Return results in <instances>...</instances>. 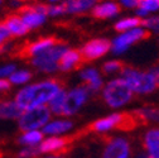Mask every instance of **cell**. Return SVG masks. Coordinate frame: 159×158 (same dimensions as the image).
<instances>
[{
  "instance_id": "6da1fadb",
  "label": "cell",
  "mask_w": 159,
  "mask_h": 158,
  "mask_svg": "<svg viewBox=\"0 0 159 158\" xmlns=\"http://www.w3.org/2000/svg\"><path fill=\"white\" fill-rule=\"evenodd\" d=\"M62 89L63 87L59 81L48 78V80L38 81L22 87L16 92L14 100L24 111L30 108L48 105L49 101Z\"/></svg>"
},
{
  "instance_id": "7a4b0ae2",
  "label": "cell",
  "mask_w": 159,
  "mask_h": 158,
  "mask_svg": "<svg viewBox=\"0 0 159 158\" xmlns=\"http://www.w3.org/2000/svg\"><path fill=\"white\" fill-rule=\"evenodd\" d=\"M102 99L107 106L112 109H120L128 105L134 97L133 91L121 77L112 78L106 82L101 90Z\"/></svg>"
},
{
  "instance_id": "3957f363",
  "label": "cell",
  "mask_w": 159,
  "mask_h": 158,
  "mask_svg": "<svg viewBox=\"0 0 159 158\" xmlns=\"http://www.w3.org/2000/svg\"><path fill=\"white\" fill-rule=\"evenodd\" d=\"M120 77L126 82L134 95H149L158 87L150 71H142L133 67H125L120 72Z\"/></svg>"
},
{
  "instance_id": "277c9868",
  "label": "cell",
  "mask_w": 159,
  "mask_h": 158,
  "mask_svg": "<svg viewBox=\"0 0 159 158\" xmlns=\"http://www.w3.org/2000/svg\"><path fill=\"white\" fill-rule=\"evenodd\" d=\"M67 49L68 47L65 43L57 42L46 52L30 58V63L34 68L43 73H54L59 70V61Z\"/></svg>"
},
{
  "instance_id": "5b68a950",
  "label": "cell",
  "mask_w": 159,
  "mask_h": 158,
  "mask_svg": "<svg viewBox=\"0 0 159 158\" xmlns=\"http://www.w3.org/2000/svg\"><path fill=\"white\" fill-rule=\"evenodd\" d=\"M52 113L47 105L35 106L23 111L18 119V125L22 132L29 130H42L46 124L51 120Z\"/></svg>"
},
{
  "instance_id": "8992f818",
  "label": "cell",
  "mask_w": 159,
  "mask_h": 158,
  "mask_svg": "<svg viewBox=\"0 0 159 158\" xmlns=\"http://www.w3.org/2000/svg\"><path fill=\"white\" fill-rule=\"evenodd\" d=\"M134 125H135V122L133 116H129L123 113H114L95 120L90 125V129L95 133L104 134V133L112 132L115 129H130Z\"/></svg>"
},
{
  "instance_id": "52a82bcc",
  "label": "cell",
  "mask_w": 159,
  "mask_h": 158,
  "mask_svg": "<svg viewBox=\"0 0 159 158\" xmlns=\"http://www.w3.org/2000/svg\"><path fill=\"white\" fill-rule=\"evenodd\" d=\"M91 94L92 92L85 85L76 86V87H72L70 90H66L61 116H73V115H76L85 106V104L90 100Z\"/></svg>"
},
{
  "instance_id": "ba28073f",
  "label": "cell",
  "mask_w": 159,
  "mask_h": 158,
  "mask_svg": "<svg viewBox=\"0 0 159 158\" xmlns=\"http://www.w3.org/2000/svg\"><path fill=\"white\" fill-rule=\"evenodd\" d=\"M147 37H148V30L142 26L128 32L119 33L111 41V52L116 56H120L125 53L131 46L143 41Z\"/></svg>"
},
{
  "instance_id": "9c48e42d",
  "label": "cell",
  "mask_w": 159,
  "mask_h": 158,
  "mask_svg": "<svg viewBox=\"0 0 159 158\" xmlns=\"http://www.w3.org/2000/svg\"><path fill=\"white\" fill-rule=\"evenodd\" d=\"M131 144L125 137H112L106 142L101 158H130Z\"/></svg>"
},
{
  "instance_id": "30bf717a",
  "label": "cell",
  "mask_w": 159,
  "mask_h": 158,
  "mask_svg": "<svg viewBox=\"0 0 159 158\" xmlns=\"http://www.w3.org/2000/svg\"><path fill=\"white\" fill-rule=\"evenodd\" d=\"M20 16L29 30L37 29L42 27L47 21V5L39 3L33 7H24L20 9Z\"/></svg>"
},
{
  "instance_id": "8fae6325",
  "label": "cell",
  "mask_w": 159,
  "mask_h": 158,
  "mask_svg": "<svg viewBox=\"0 0 159 158\" xmlns=\"http://www.w3.org/2000/svg\"><path fill=\"white\" fill-rule=\"evenodd\" d=\"M111 51V42L106 38H93L86 42L81 49L82 57L86 61H95L107 54Z\"/></svg>"
},
{
  "instance_id": "7c38bea8",
  "label": "cell",
  "mask_w": 159,
  "mask_h": 158,
  "mask_svg": "<svg viewBox=\"0 0 159 158\" xmlns=\"http://www.w3.org/2000/svg\"><path fill=\"white\" fill-rule=\"evenodd\" d=\"M80 78L84 82V85L91 91V92H97L102 90L104 87V78L101 72L95 67H85L80 72Z\"/></svg>"
},
{
  "instance_id": "4fadbf2b",
  "label": "cell",
  "mask_w": 159,
  "mask_h": 158,
  "mask_svg": "<svg viewBox=\"0 0 159 158\" xmlns=\"http://www.w3.org/2000/svg\"><path fill=\"white\" fill-rule=\"evenodd\" d=\"M73 129V122L67 118H58V119H51L46 127L42 129L43 134L47 137H63Z\"/></svg>"
},
{
  "instance_id": "5bb4252c",
  "label": "cell",
  "mask_w": 159,
  "mask_h": 158,
  "mask_svg": "<svg viewBox=\"0 0 159 158\" xmlns=\"http://www.w3.org/2000/svg\"><path fill=\"white\" fill-rule=\"evenodd\" d=\"M68 147L66 137H47L38 147L41 154H59Z\"/></svg>"
},
{
  "instance_id": "9a60e30c",
  "label": "cell",
  "mask_w": 159,
  "mask_h": 158,
  "mask_svg": "<svg viewBox=\"0 0 159 158\" xmlns=\"http://www.w3.org/2000/svg\"><path fill=\"white\" fill-rule=\"evenodd\" d=\"M91 12L95 18L111 19L119 15V13H120V5L117 4V2H114V0H101V2H98L93 7Z\"/></svg>"
},
{
  "instance_id": "2e32d148",
  "label": "cell",
  "mask_w": 159,
  "mask_h": 158,
  "mask_svg": "<svg viewBox=\"0 0 159 158\" xmlns=\"http://www.w3.org/2000/svg\"><path fill=\"white\" fill-rule=\"evenodd\" d=\"M57 43L56 38L53 37H44V38H39L37 41L27 44L23 51H22V56L24 57H29V58H33L38 54H41L43 52H46L47 49H49L51 47H53L54 44Z\"/></svg>"
},
{
  "instance_id": "e0dca14e",
  "label": "cell",
  "mask_w": 159,
  "mask_h": 158,
  "mask_svg": "<svg viewBox=\"0 0 159 158\" xmlns=\"http://www.w3.org/2000/svg\"><path fill=\"white\" fill-rule=\"evenodd\" d=\"M144 152L150 158H159V127L149 128L143 138Z\"/></svg>"
},
{
  "instance_id": "ac0fdd59",
  "label": "cell",
  "mask_w": 159,
  "mask_h": 158,
  "mask_svg": "<svg viewBox=\"0 0 159 158\" xmlns=\"http://www.w3.org/2000/svg\"><path fill=\"white\" fill-rule=\"evenodd\" d=\"M82 60H84V57H82L81 51L68 48L62 56L61 61H59V70L65 72L72 71L76 67H78V65L82 62Z\"/></svg>"
},
{
  "instance_id": "d6986e66",
  "label": "cell",
  "mask_w": 159,
  "mask_h": 158,
  "mask_svg": "<svg viewBox=\"0 0 159 158\" xmlns=\"http://www.w3.org/2000/svg\"><path fill=\"white\" fill-rule=\"evenodd\" d=\"M4 24L7 26L10 35H14V37H23L29 32V28L25 26V23L23 22L22 16L19 14H13L7 16Z\"/></svg>"
},
{
  "instance_id": "ffe728a7",
  "label": "cell",
  "mask_w": 159,
  "mask_h": 158,
  "mask_svg": "<svg viewBox=\"0 0 159 158\" xmlns=\"http://www.w3.org/2000/svg\"><path fill=\"white\" fill-rule=\"evenodd\" d=\"M97 3L98 0H67L65 3V7L67 14L77 15L92 10Z\"/></svg>"
},
{
  "instance_id": "44dd1931",
  "label": "cell",
  "mask_w": 159,
  "mask_h": 158,
  "mask_svg": "<svg viewBox=\"0 0 159 158\" xmlns=\"http://www.w3.org/2000/svg\"><path fill=\"white\" fill-rule=\"evenodd\" d=\"M22 114L23 110L15 100L0 101V119H19Z\"/></svg>"
},
{
  "instance_id": "7402d4cb",
  "label": "cell",
  "mask_w": 159,
  "mask_h": 158,
  "mask_svg": "<svg viewBox=\"0 0 159 158\" xmlns=\"http://www.w3.org/2000/svg\"><path fill=\"white\" fill-rule=\"evenodd\" d=\"M44 139V134L42 130H29L23 132L18 138V143L23 147H39Z\"/></svg>"
},
{
  "instance_id": "603a6c76",
  "label": "cell",
  "mask_w": 159,
  "mask_h": 158,
  "mask_svg": "<svg viewBox=\"0 0 159 158\" xmlns=\"http://www.w3.org/2000/svg\"><path fill=\"white\" fill-rule=\"evenodd\" d=\"M157 12H159V0H139V5L135 9L136 16L142 21Z\"/></svg>"
},
{
  "instance_id": "cb8c5ba5",
  "label": "cell",
  "mask_w": 159,
  "mask_h": 158,
  "mask_svg": "<svg viewBox=\"0 0 159 158\" xmlns=\"http://www.w3.org/2000/svg\"><path fill=\"white\" fill-rule=\"evenodd\" d=\"M142 26V19H139L136 15L135 16H125L121 18L115 23V30L119 33H123V32H128L131 29H135L138 27Z\"/></svg>"
},
{
  "instance_id": "d4e9b609",
  "label": "cell",
  "mask_w": 159,
  "mask_h": 158,
  "mask_svg": "<svg viewBox=\"0 0 159 158\" xmlns=\"http://www.w3.org/2000/svg\"><path fill=\"white\" fill-rule=\"evenodd\" d=\"M136 114H138V118H140L142 120L159 125V108L144 106L142 109H139Z\"/></svg>"
},
{
  "instance_id": "484cf974",
  "label": "cell",
  "mask_w": 159,
  "mask_h": 158,
  "mask_svg": "<svg viewBox=\"0 0 159 158\" xmlns=\"http://www.w3.org/2000/svg\"><path fill=\"white\" fill-rule=\"evenodd\" d=\"M32 72L29 70H16L10 77L9 81L11 85H24L28 84L32 78Z\"/></svg>"
},
{
  "instance_id": "4316f807",
  "label": "cell",
  "mask_w": 159,
  "mask_h": 158,
  "mask_svg": "<svg viewBox=\"0 0 159 158\" xmlns=\"http://www.w3.org/2000/svg\"><path fill=\"white\" fill-rule=\"evenodd\" d=\"M65 94L66 90H61L48 104V108L51 110V113L53 115H59L61 116V111H62V106H63V100H65Z\"/></svg>"
},
{
  "instance_id": "83f0119b",
  "label": "cell",
  "mask_w": 159,
  "mask_h": 158,
  "mask_svg": "<svg viewBox=\"0 0 159 158\" xmlns=\"http://www.w3.org/2000/svg\"><path fill=\"white\" fill-rule=\"evenodd\" d=\"M142 27H144L147 30H150L153 33H159V16L158 15H150L142 21Z\"/></svg>"
},
{
  "instance_id": "f1b7e54d",
  "label": "cell",
  "mask_w": 159,
  "mask_h": 158,
  "mask_svg": "<svg viewBox=\"0 0 159 158\" xmlns=\"http://www.w3.org/2000/svg\"><path fill=\"white\" fill-rule=\"evenodd\" d=\"M102 71L106 75H112V73H117L123 71V63L117 60H109L104 63L102 66Z\"/></svg>"
},
{
  "instance_id": "f546056e",
  "label": "cell",
  "mask_w": 159,
  "mask_h": 158,
  "mask_svg": "<svg viewBox=\"0 0 159 158\" xmlns=\"http://www.w3.org/2000/svg\"><path fill=\"white\" fill-rule=\"evenodd\" d=\"M65 14H67L65 4H49V5H47V15L48 16L57 18V16H62Z\"/></svg>"
},
{
  "instance_id": "4dcf8cb0",
  "label": "cell",
  "mask_w": 159,
  "mask_h": 158,
  "mask_svg": "<svg viewBox=\"0 0 159 158\" xmlns=\"http://www.w3.org/2000/svg\"><path fill=\"white\" fill-rule=\"evenodd\" d=\"M38 154H41L38 147H23L18 152L16 157L18 158H38Z\"/></svg>"
},
{
  "instance_id": "1f68e13d",
  "label": "cell",
  "mask_w": 159,
  "mask_h": 158,
  "mask_svg": "<svg viewBox=\"0 0 159 158\" xmlns=\"http://www.w3.org/2000/svg\"><path fill=\"white\" fill-rule=\"evenodd\" d=\"M16 71V66L14 63H8L4 66H0V78H8Z\"/></svg>"
},
{
  "instance_id": "d6a6232c",
  "label": "cell",
  "mask_w": 159,
  "mask_h": 158,
  "mask_svg": "<svg viewBox=\"0 0 159 158\" xmlns=\"http://www.w3.org/2000/svg\"><path fill=\"white\" fill-rule=\"evenodd\" d=\"M9 38H10V33H9L7 26L4 24V22L0 23V48H2L3 46H5V42Z\"/></svg>"
},
{
  "instance_id": "836d02e7",
  "label": "cell",
  "mask_w": 159,
  "mask_h": 158,
  "mask_svg": "<svg viewBox=\"0 0 159 158\" xmlns=\"http://www.w3.org/2000/svg\"><path fill=\"white\" fill-rule=\"evenodd\" d=\"M117 4L126 9H136L139 5V0H117Z\"/></svg>"
},
{
  "instance_id": "e575fe53",
  "label": "cell",
  "mask_w": 159,
  "mask_h": 158,
  "mask_svg": "<svg viewBox=\"0 0 159 158\" xmlns=\"http://www.w3.org/2000/svg\"><path fill=\"white\" fill-rule=\"evenodd\" d=\"M10 87H11V84L9 80H7V78H0V92L8 91Z\"/></svg>"
},
{
  "instance_id": "d590c367",
  "label": "cell",
  "mask_w": 159,
  "mask_h": 158,
  "mask_svg": "<svg viewBox=\"0 0 159 158\" xmlns=\"http://www.w3.org/2000/svg\"><path fill=\"white\" fill-rule=\"evenodd\" d=\"M149 71L152 72V75H153V77H154V80H155V82H157V85H158V87H159V65L152 67Z\"/></svg>"
},
{
  "instance_id": "8d00e7d4",
  "label": "cell",
  "mask_w": 159,
  "mask_h": 158,
  "mask_svg": "<svg viewBox=\"0 0 159 158\" xmlns=\"http://www.w3.org/2000/svg\"><path fill=\"white\" fill-rule=\"evenodd\" d=\"M39 158H65V157H63V156H61V154H48V156L39 157Z\"/></svg>"
},
{
  "instance_id": "74e56055",
  "label": "cell",
  "mask_w": 159,
  "mask_h": 158,
  "mask_svg": "<svg viewBox=\"0 0 159 158\" xmlns=\"http://www.w3.org/2000/svg\"><path fill=\"white\" fill-rule=\"evenodd\" d=\"M51 4H65L67 0H48Z\"/></svg>"
},
{
  "instance_id": "f35d334b",
  "label": "cell",
  "mask_w": 159,
  "mask_h": 158,
  "mask_svg": "<svg viewBox=\"0 0 159 158\" xmlns=\"http://www.w3.org/2000/svg\"><path fill=\"white\" fill-rule=\"evenodd\" d=\"M136 158H150L145 152H143V153H139L138 156H136Z\"/></svg>"
},
{
  "instance_id": "ab89813d",
  "label": "cell",
  "mask_w": 159,
  "mask_h": 158,
  "mask_svg": "<svg viewBox=\"0 0 159 158\" xmlns=\"http://www.w3.org/2000/svg\"><path fill=\"white\" fill-rule=\"evenodd\" d=\"M19 2H30V0H19Z\"/></svg>"
},
{
  "instance_id": "60d3db41",
  "label": "cell",
  "mask_w": 159,
  "mask_h": 158,
  "mask_svg": "<svg viewBox=\"0 0 159 158\" xmlns=\"http://www.w3.org/2000/svg\"><path fill=\"white\" fill-rule=\"evenodd\" d=\"M2 4H3V0H0V7H2Z\"/></svg>"
}]
</instances>
